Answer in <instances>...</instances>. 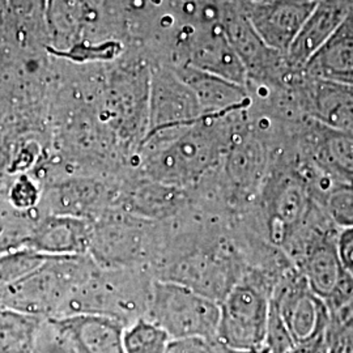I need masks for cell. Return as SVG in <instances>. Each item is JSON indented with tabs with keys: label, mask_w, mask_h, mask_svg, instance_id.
Segmentation results:
<instances>
[{
	"label": "cell",
	"mask_w": 353,
	"mask_h": 353,
	"mask_svg": "<svg viewBox=\"0 0 353 353\" xmlns=\"http://www.w3.org/2000/svg\"><path fill=\"white\" fill-rule=\"evenodd\" d=\"M161 223L112 208L93 221L88 255L102 268H140L151 272L166 243V228Z\"/></svg>",
	"instance_id": "1"
},
{
	"label": "cell",
	"mask_w": 353,
	"mask_h": 353,
	"mask_svg": "<svg viewBox=\"0 0 353 353\" xmlns=\"http://www.w3.org/2000/svg\"><path fill=\"white\" fill-rule=\"evenodd\" d=\"M153 280L147 270L97 265L76 290L63 316L97 314L113 318L126 327L145 318Z\"/></svg>",
	"instance_id": "2"
},
{
	"label": "cell",
	"mask_w": 353,
	"mask_h": 353,
	"mask_svg": "<svg viewBox=\"0 0 353 353\" xmlns=\"http://www.w3.org/2000/svg\"><path fill=\"white\" fill-rule=\"evenodd\" d=\"M96 268L89 255H48L14 284L8 301L26 314L61 318L76 290Z\"/></svg>",
	"instance_id": "3"
},
{
	"label": "cell",
	"mask_w": 353,
	"mask_h": 353,
	"mask_svg": "<svg viewBox=\"0 0 353 353\" xmlns=\"http://www.w3.org/2000/svg\"><path fill=\"white\" fill-rule=\"evenodd\" d=\"M145 318L172 341H216L220 303L183 284L154 279Z\"/></svg>",
	"instance_id": "4"
},
{
	"label": "cell",
	"mask_w": 353,
	"mask_h": 353,
	"mask_svg": "<svg viewBox=\"0 0 353 353\" xmlns=\"http://www.w3.org/2000/svg\"><path fill=\"white\" fill-rule=\"evenodd\" d=\"M271 296L252 276L241 278L220 301L216 341L233 351L261 350L265 341Z\"/></svg>",
	"instance_id": "5"
},
{
	"label": "cell",
	"mask_w": 353,
	"mask_h": 353,
	"mask_svg": "<svg viewBox=\"0 0 353 353\" xmlns=\"http://www.w3.org/2000/svg\"><path fill=\"white\" fill-rule=\"evenodd\" d=\"M216 141L207 131H192L165 151L150 157L145 165L147 179L185 189L199 181L214 164Z\"/></svg>",
	"instance_id": "6"
},
{
	"label": "cell",
	"mask_w": 353,
	"mask_h": 353,
	"mask_svg": "<svg viewBox=\"0 0 353 353\" xmlns=\"http://www.w3.org/2000/svg\"><path fill=\"white\" fill-rule=\"evenodd\" d=\"M271 305L296 348H314L325 343L330 322L327 306L303 278L272 294Z\"/></svg>",
	"instance_id": "7"
},
{
	"label": "cell",
	"mask_w": 353,
	"mask_h": 353,
	"mask_svg": "<svg viewBox=\"0 0 353 353\" xmlns=\"http://www.w3.org/2000/svg\"><path fill=\"white\" fill-rule=\"evenodd\" d=\"M119 189L97 178L79 176L57 179L49 190L51 214H65L96 221L115 207Z\"/></svg>",
	"instance_id": "8"
},
{
	"label": "cell",
	"mask_w": 353,
	"mask_h": 353,
	"mask_svg": "<svg viewBox=\"0 0 353 353\" xmlns=\"http://www.w3.org/2000/svg\"><path fill=\"white\" fill-rule=\"evenodd\" d=\"M316 6V0H276L265 4L254 16L255 30L268 49L287 52Z\"/></svg>",
	"instance_id": "9"
},
{
	"label": "cell",
	"mask_w": 353,
	"mask_h": 353,
	"mask_svg": "<svg viewBox=\"0 0 353 353\" xmlns=\"http://www.w3.org/2000/svg\"><path fill=\"white\" fill-rule=\"evenodd\" d=\"M303 70L313 80L353 88V19L350 13Z\"/></svg>",
	"instance_id": "10"
},
{
	"label": "cell",
	"mask_w": 353,
	"mask_h": 353,
	"mask_svg": "<svg viewBox=\"0 0 353 353\" xmlns=\"http://www.w3.org/2000/svg\"><path fill=\"white\" fill-rule=\"evenodd\" d=\"M93 232V221L49 214L38 225L34 249L43 255H88Z\"/></svg>",
	"instance_id": "11"
},
{
	"label": "cell",
	"mask_w": 353,
	"mask_h": 353,
	"mask_svg": "<svg viewBox=\"0 0 353 353\" xmlns=\"http://www.w3.org/2000/svg\"><path fill=\"white\" fill-rule=\"evenodd\" d=\"M348 16L341 3L332 0L316 1V6L301 26L285 52L288 63L303 70L316 51L331 37Z\"/></svg>",
	"instance_id": "12"
},
{
	"label": "cell",
	"mask_w": 353,
	"mask_h": 353,
	"mask_svg": "<svg viewBox=\"0 0 353 353\" xmlns=\"http://www.w3.org/2000/svg\"><path fill=\"white\" fill-rule=\"evenodd\" d=\"M80 353H125V326L109 316L76 314L62 316Z\"/></svg>",
	"instance_id": "13"
},
{
	"label": "cell",
	"mask_w": 353,
	"mask_h": 353,
	"mask_svg": "<svg viewBox=\"0 0 353 353\" xmlns=\"http://www.w3.org/2000/svg\"><path fill=\"white\" fill-rule=\"evenodd\" d=\"M301 270L309 288L323 301L335 292L347 274L339 261L335 240L328 237L318 239L307 245Z\"/></svg>",
	"instance_id": "14"
},
{
	"label": "cell",
	"mask_w": 353,
	"mask_h": 353,
	"mask_svg": "<svg viewBox=\"0 0 353 353\" xmlns=\"http://www.w3.org/2000/svg\"><path fill=\"white\" fill-rule=\"evenodd\" d=\"M309 194L301 181L290 178L280 183L270 201V232L276 243L301 225L309 212Z\"/></svg>",
	"instance_id": "15"
},
{
	"label": "cell",
	"mask_w": 353,
	"mask_h": 353,
	"mask_svg": "<svg viewBox=\"0 0 353 353\" xmlns=\"http://www.w3.org/2000/svg\"><path fill=\"white\" fill-rule=\"evenodd\" d=\"M312 109L328 128L353 134V88L314 80Z\"/></svg>",
	"instance_id": "16"
},
{
	"label": "cell",
	"mask_w": 353,
	"mask_h": 353,
	"mask_svg": "<svg viewBox=\"0 0 353 353\" xmlns=\"http://www.w3.org/2000/svg\"><path fill=\"white\" fill-rule=\"evenodd\" d=\"M39 316L0 312V353H33Z\"/></svg>",
	"instance_id": "17"
},
{
	"label": "cell",
	"mask_w": 353,
	"mask_h": 353,
	"mask_svg": "<svg viewBox=\"0 0 353 353\" xmlns=\"http://www.w3.org/2000/svg\"><path fill=\"white\" fill-rule=\"evenodd\" d=\"M263 172L262 152L252 145L243 144L232 152L227 164V173L234 189L248 192L261 179Z\"/></svg>",
	"instance_id": "18"
},
{
	"label": "cell",
	"mask_w": 353,
	"mask_h": 353,
	"mask_svg": "<svg viewBox=\"0 0 353 353\" xmlns=\"http://www.w3.org/2000/svg\"><path fill=\"white\" fill-rule=\"evenodd\" d=\"M172 339L156 323L140 318L123 330L125 353H165Z\"/></svg>",
	"instance_id": "19"
},
{
	"label": "cell",
	"mask_w": 353,
	"mask_h": 353,
	"mask_svg": "<svg viewBox=\"0 0 353 353\" xmlns=\"http://www.w3.org/2000/svg\"><path fill=\"white\" fill-rule=\"evenodd\" d=\"M322 161L334 172L353 179V134L330 128L321 144Z\"/></svg>",
	"instance_id": "20"
},
{
	"label": "cell",
	"mask_w": 353,
	"mask_h": 353,
	"mask_svg": "<svg viewBox=\"0 0 353 353\" xmlns=\"http://www.w3.org/2000/svg\"><path fill=\"white\" fill-rule=\"evenodd\" d=\"M33 353H80L62 318H42Z\"/></svg>",
	"instance_id": "21"
},
{
	"label": "cell",
	"mask_w": 353,
	"mask_h": 353,
	"mask_svg": "<svg viewBox=\"0 0 353 353\" xmlns=\"http://www.w3.org/2000/svg\"><path fill=\"white\" fill-rule=\"evenodd\" d=\"M323 207L330 220L339 229L353 228V183H332L325 190Z\"/></svg>",
	"instance_id": "22"
},
{
	"label": "cell",
	"mask_w": 353,
	"mask_h": 353,
	"mask_svg": "<svg viewBox=\"0 0 353 353\" xmlns=\"http://www.w3.org/2000/svg\"><path fill=\"white\" fill-rule=\"evenodd\" d=\"M325 353H353V316L343 319L330 318Z\"/></svg>",
	"instance_id": "23"
},
{
	"label": "cell",
	"mask_w": 353,
	"mask_h": 353,
	"mask_svg": "<svg viewBox=\"0 0 353 353\" xmlns=\"http://www.w3.org/2000/svg\"><path fill=\"white\" fill-rule=\"evenodd\" d=\"M165 353H225V347L217 341L182 339L170 341Z\"/></svg>",
	"instance_id": "24"
},
{
	"label": "cell",
	"mask_w": 353,
	"mask_h": 353,
	"mask_svg": "<svg viewBox=\"0 0 353 353\" xmlns=\"http://www.w3.org/2000/svg\"><path fill=\"white\" fill-rule=\"evenodd\" d=\"M335 246L344 271L353 278V228L341 229L335 239Z\"/></svg>",
	"instance_id": "25"
},
{
	"label": "cell",
	"mask_w": 353,
	"mask_h": 353,
	"mask_svg": "<svg viewBox=\"0 0 353 353\" xmlns=\"http://www.w3.org/2000/svg\"><path fill=\"white\" fill-rule=\"evenodd\" d=\"M227 348V347H225ZM225 353H261L259 350H252V351H233V350H225Z\"/></svg>",
	"instance_id": "26"
},
{
	"label": "cell",
	"mask_w": 353,
	"mask_h": 353,
	"mask_svg": "<svg viewBox=\"0 0 353 353\" xmlns=\"http://www.w3.org/2000/svg\"><path fill=\"white\" fill-rule=\"evenodd\" d=\"M310 353H325V343L322 344V345H319V347H316V348H313Z\"/></svg>",
	"instance_id": "27"
}]
</instances>
